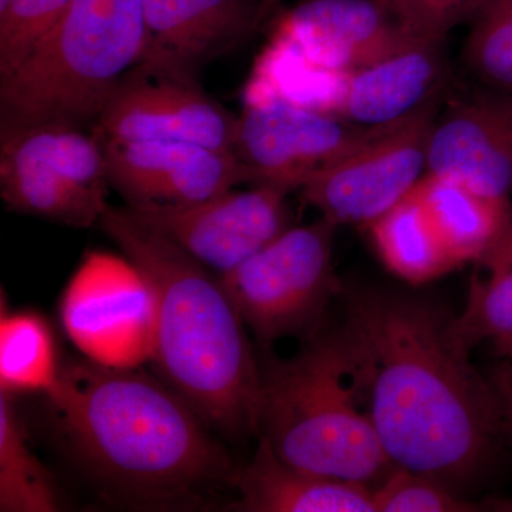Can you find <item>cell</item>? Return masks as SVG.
I'll list each match as a JSON object with an SVG mask.
<instances>
[{
    "label": "cell",
    "mask_w": 512,
    "mask_h": 512,
    "mask_svg": "<svg viewBox=\"0 0 512 512\" xmlns=\"http://www.w3.org/2000/svg\"><path fill=\"white\" fill-rule=\"evenodd\" d=\"M451 318L429 299L359 289L343 328L390 461L461 491L491 466L504 427L493 386L454 338Z\"/></svg>",
    "instance_id": "cell-1"
},
{
    "label": "cell",
    "mask_w": 512,
    "mask_h": 512,
    "mask_svg": "<svg viewBox=\"0 0 512 512\" xmlns=\"http://www.w3.org/2000/svg\"><path fill=\"white\" fill-rule=\"evenodd\" d=\"M57 430L97 481L143 507H191L235 471L205 421L134 367L77 360L45 393Z\"/></svg>",
    "instance_id": "cell-2"
},
{
    "label": "cell",
    "mask_w": 512,
    "mask_h": 512,
    "mask_svg": "<svg viewBox=\"0 0 512 512\" xmlns=\"http://www.w3.org/2000/svg\"><path fill=\"white\" fill-rule=\"evenodd\" d=\"M99 224L150 289L151 359L165 383L207 426L255 433L261 370L221 276L124 207H107Z\"/></svg>",
    "instance_id": "cell-3"
},
{
    "label": "cell",
    "mask_w": 512,
    "mask_h": 512,
    "mask_svg": "<svg viewBox=\"0 0 512 512\" xmlns=\"http://www.w3.org/2000/svg\"><path fill=\"white\" fill-rule=\"evenodd\" d=\"M255 433L292 466L369 485L394 464L366 412L355 352L343 325L303 339L261 370Z\"/></svg>",
    "instance_id": "cell-4"
},
{
    "label": "cell",
    "mask_w": 512,
    "mask_h": 512,
    "mask_svg": "<svg viewBox=\"0 0 512 512\" xmlns=\"http://www.w3.org/2000/svg\"><path fill=\"white\" fill-rule=\"evenodd\" d=\"M146 46L144 0H72L29 55L0 77V126H96Z\"/></svg>",
    "instance_id": "cell-5"
},
{
    "label": "cell",
    "mask_w": 512,
    "mask_h": 512,
    "mask_svg": "<svg viewBox=\"0 0 512 512\" xmlns=\"http://www.w3.org/2000/svg\"><path fill=\"white\" fill-rule=\"evenodd\" d=\"M323 220L288 228L237 268L220 275L247 329L265 345L315 335L343 292L333 266V235Z\"/></svg>",
    "instance_id": "cell-6"
},
{
    "label": "cell",
    "mask_w": 512,
    "mask_h": 512,
    "mask_svg": "<svg viewBox=\"0 0 512 512\" xmlns=\"http://www.w3.org/2000/svg\"><path fill=\"white\" fill-rule=\"evenodd\" d=\"M107 187L96 133L56 123L0 126V198L10 211L90 228L109 207Z\"/></svg>",
    "instance_id": "cell-7"
},
{
    "label": "cell",
    "mask_w": 512,
    "mask_h": 512,
    "mask_svg": "<svg viewBox=\"0 0 512 512\" xmlns=\"http://www.w3.org/2000/svg\"><path fill=\"white\" fill-rule=\"evenodd\" d=\"M436 103L372 133L301 188L323 220L367 228L392 210L426 174Z\"/></svg>",
    "instance_id": "cell-8"
},
{
    "label": "cell",
    "mask_w": 512,
    "mask_h": 512,
    "mask_svg": "<svg viewBox=\"0 0 512 512\" xmlns=\"http://www.w3.org/2000/svg\"><path fill=\"white\" fill-rule=\"evenodd\" d=\"M289 192L279 185L255 184L249 190L231 188L194 204L124 208L202 265L224 275L289 228Z\"/></svg>",
    "instance_id": "cell-9"
},
{
    "label": "cell",
    "mask_w": 512,
    "mask_h": 512,
    "mask_svg": "<svg viewBox=\"0 0 512 512\" xmlns=\"http://www.w3.org/2000/svg\"><path fill=\"white\" fill-rule=\"evenodd\" d=\"M62 319L87 359L116 367L151 359L153 298L127 258L87 256L64 293Z\"/></svg>",
    "instance_id": "cell-10"
},
{
    "label": "cell",
    "mask_w": 512,
    "mask_h": 512,
    "mask_svg": "<svg viewBox=\"0 0 512 512\" xmlns=\"http://www.w3.org/2000/svg\"><path fill=\"white\" fill-rule=\"evenodd\" d=\"M373 128L284 103L248 104L238 117L234 154L251 184L301 190Z\"/></svg>",
    "instance_id": "cell-11"
},
{
    "label": "cell",
    "mask_w": 512,
    "mask_h": 512,
    "mask_svg": "<svg viewBox=\"0 0 512 512\" xmlns=\"http://www.w3.org/2000/svg\"><path fill=\"white\" fill-rule=\"evenodd\" d=\"M237 121L198 82L137 64L111 94L94 133L104 140L183 141L234 154Z\"/></svg>",
    "instance_id": "cell-12"
},
{
    "label": "cell",
    "mask_w": 512,
    "mask_h": 512,
    "mask_svg": "<svg viewBox=\"0 0 512 512\" xmlns=\"http://www.w3.org/2000/svg\"><path fill=\"white\" fill-rule=\"evenodd\" d=\"M271 35L320 66L348 73L431 37L390 0H303L276 19Z\"/></svg>",
    "instance_id": "cell-13"
},
{
    "label": "cell",
    "mask_w": 512,
    "mask_h": 512,
    "mask_svg": "<svg viewBox=\"0 0 512 512\" xmlns=\"http://www.w3.org/2000/svg\"><path fill=\"white\" fill-rule=\"evenodd\" d=\"M100 140L109 185L127 205L194 204L251 183L232 153L183 141Z\"/></svg>",
    "instance_id": "cell-14"
},
{
    "label": "cell",
    "mask_w": 512,
    "mask_h": 512,
    "mask_svg": "<svg viewBox=\"0 0 512 512\" xmlns=\"http://www.w3.org/2000/svg\"><path fill=\"white\" fill-rule=\"evenodd\" d=\"M426 174L460 181L494 200L512 198V92L487 87L436 117Z\"/></svg>",
    "instance_id": "cell-15"
},
{
    "label": "cell",
    "mask_w": 512,
    "mask_h": 512,
    "mask_svg": "<svg viewBox=\"0 0 512 512\" xmlns=\"http://www.w3.org/2000/svg\"><path fill=\"white\" fill-rule=\"evenodd\" d=\"M147 46L138 63L197 82L198 72L262 22V0H144Z\"/></svg>",
    "instance_id": "cell-16"
},
{
    "label": "cell",
    "mask_w": 512,
    "mask_h": 512,
    "mask_svg": "<svg viewBox=\"0 0 512 512\" xmlns=\"http://www.w3.org/2000/svg\"><path fill=\"white\" fill-rule=\"evenodd\" d=\"M446 76L444 39L416 40L350 73L339 117L369 128L399 123L434 103Z\"/></svg>",
    "instance_id": "cell-17"
},
{
    "label": "cell",
    "mask_w": 512,
    "mask_h": 512,
    "mask_svg": "<svg viewBox=\"0 0 512 512\" xmlns=\"http://www.w3.org/2000/svg\"><path fill=\"white\" fill-rule=\"evenodd\" d=\"M245 512H376L369 485L312 473L286 463L259 439L251 463L232 478Z\"/></svg>",
    "instance_id": "cell-18"
},
{
    "label": "cell",
    "mask_w": 512,
    "mask_h": 512,
    "mask_svg": "<svg viewBox=\"0 0 512 512\" xmlns=\"http://www.w3.org/2000/svg\"><path fill=\"white\" fill-rule=\"evenodd\" d=\"M349 76L312 62L291 43L271 35L245 84L244 106L284 103L339 117Z\"/></svg>",
    "instance_id": "cell-19"
},
{
    "label": "cell",
    "mask_w": 512,
    "mask_h": 512,
    "mask_svg": "<svg viewBox=\"0 0 512 512\" xmlns=\"http://www.w3.org/2000/svg\"><path fill=\"white\" fill-rule=\"evenodd\" d=\"M417 190L457 266L480 262L500 237L512 211L510 202L485 197L460 181L440 175L424 174Z\"/></svg>",
    "instance_id": "cell-20"
},
{
    "label": "cell",
    "mask_w": 512,
    "mask_h": 512,
    "mask_svg": "<svg viewBox=\"0 0 512 512\" xmlns=\"http://www.w3.org/2000/svg\"><path fill=\"white\" fill-rule=\"evenodd\" d=\"M366 229L384 266L409 284H426L458 268L431 221L417 185Z\"/></svg>",
    "instance_id": "cell-21"
},
{
    "label": "cell",
    "mask_w": 512,
    "mask_h": 512,
    "mask_svg": "<svg viewBox=\"0 0 512 512\" xmlns=\"http://www.w3.org/2000/svg\"><path fill=\"white\" fill-rule=\"evenodd\" d=\"M59 367L55 342L45 320L32 312H8L0 318V387L2 392L46 393Z\"/></svg>",
    "instance_id": "cell-22"
},
{
    "label": "cell",
    "mask_w": 512,
    "mask_h": 512,
    "mask_svg": "<svg viewBox=\"0 0 512 512\" xmlns=\"http://www.w3.org/2000/svg\"><path fill=\"white\" fill-rule=\"evenodd\" d=\"M59 510L52 477L42 466L10 403L0 393V511L55 512Z\"/></svg>",
    "instance_id": "cell-23"
},
{
    "label": "cell",
    "mask_w": 512,
    "mask_h": 512,
    "mask_svg": "<svg viewBox=\"0 0 512 512\" xmlns=\"http://www.w3.org/2000/svg\"><path fill=\"white\" fill-rule=\"evenodd\" d=\"M468 23V70L485 87L512 92V0H481Z\"/></svg>",
    "instance_id": "cell-24"
},
{
    "label": "cell",
    "mask_w": 512,
    "mask_h": 512,
    "mask_svg": "<svg viewBox=\"0 0 512 512\" xmlns=\"http://www.w3.org/2000/svg\"><path fill=\"white\" fill-rule=\"evenodd\" d=\"M450 329L468 352L484 340L494 348L512 340V264L488 271L485 279L473 278L466 308L453 315Z\"/></svg>",
    "instance_id": "cell-25"
},
{
    "label": "cell",
    "mask_w": 512,
    "mask_h": 512,
    "mask_svg": "<svg viewBox=\"0 0 512 512\" xmlns=\"http://www.w3.org/2000/svg\"><path fill=\"white\" fill-rule=\"evenodd\" d=\"M376 512H476L487 504L466 500L447 485L394 466L372 490Z\"/></svg>",
    "instance_id": "cell-26"
},
{
    "label": "cell",
    "mask_w": 512,
    "mask_h": 512,
    "mask_svg": "<svg viewBox=\"0 0 512 512\" xmlns=\"http://www.w3.org/2000/svg\"><path fill=\"white\" fill-rule=\"evenodd\" d=\"M70 3L72 0H8L0 8V77L29 55Z\"/></svg>",
    "instance_id": "cell-27"
},
{
    "label": "cell",
    "mask_w": 512,
    "mask_h": 512,
    "mask_svg": "<svg viewBox=\"0 0 512 512\" xmlns=\"http://www.w3.org/2000/svg\"><path fill=\"white\" fill-rule=\"evenodd\" d=\"M424 35L446 39L458 23L468 22L481 0H390Z\"/></svg>",
    "instance_id": "cell-28"
},
{
    "label": "cell",
    "mask_w": 512,
    "mask_h": 512,
    "mask_svg": "<svg viewBox=\"0 0 512 512\" xmlns=\"http://www.w3.org/2000/svg\"><path fill=\"white\" fill-rule=\"evenodd\" d=\"M491 386L500 406L504 431L512 436V360L503 363L491 373Z\"/></svg>",
    "instance_id": "cell-29"
},
{
    "label": "cell",
    "mask_w": 512,
    "mask_h": 512,
    "mask_svg": "<svg viewBox=\"0 0 512 512\" xmlns=\"http://www.w3.org/2000/svg\"><path fill=\"white\" fill-rule=\"evenodd\" d=\"M480 264L488 271L512 264V211L500 237L495 239L494 244L485 252Z\"/></svg>",
    "instance_id": "cell-30"
},
{
    "label": "cell",
    "mask_w": 512,
    "mask_h": 512,
    "mask_svg": "<svg viewBox=\"0 0 512 512\" xmlns=\"http://www.w3.org/2000/svg\"><path fill=\"white\" fill-rule=\"evenodd\" d=\"M282 2L284 0H262V20H265L272 12H275Z\"/></svg>",
    "instance_id": "cell-31"
},
{
    "label": "cell",
    "mask_w": 512,
    "mask_h": 512,
    "mask_svg": "<svg viewBox=\"0 0 512 512\" xmlns=\"http://www.w3.org/2000/svg\"><path fill=\"white\" fill-rule=\"evenodd\" d=\"M495 352H497L498 355L505 357V359L512 360V340L504 343V345L495 346Z\"/></svg>",
    "instance_id": "cell-32"
},
{
    "label": "cell",
    "mask_w": 512,
    "mask_h": 512,
    "mask_svg": "<svg viewBox=\"0 0 512 512\" xmlns=\"http://www.w3.org/2000/svg\"><path fill=\"white\" fill-rule=\"evenodd\" d=\"M6 2H8V0H0V8H3V6L6 5Z\"/></svg>",
    "instance_id": "cell-33"
}]
</instances>
